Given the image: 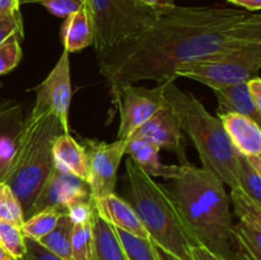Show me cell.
<instances>
[{
  "label": "cell",
  "mask_w": 261,
  "mask_h": 260,
  "mask_svg": "<svg viewBox=\"0 0 261 260\" xmlns=\"http://www.w3.org/2000/svg\"><path fill=\"white\" fill-rule=\"evenodd\" d=\"M257 41L259 13L173 4L158 9L157 19L144 32L97 53V68L114 93L139 81H175L181 64Z\"/></svg>",
  "instance_id": "6da1fadb"
},
{
  "label": "cell",
  "mask_w": 261,
  "mask_h": 260,
  "mask_svg": "<svg viewBox=\"0 0 261 260\" xmlns=\"http://www.w3.org/2000/svg\"><path fill=\"white\" fill-rule=\"evenodd\" d=\"M170 190L186 228L196 244L222 260H236L232 245L231 199L224 184L196 166H182Z\"/></svg>",
  "instance_id": "7a4b0ae2"
},
{
  "label": "cell",
  "mask_w": 261,
  "mask_h": 260,
  "mask_svg": "<svg viewBox=\"0 0 261 260\" xmlns=\"http://www.w3.org/2000/svg\"><path fill=\"white\" fill-rule=\"evenodd\" d=\"M165 96L188 134L203 168L231 189L240 188V153L232 144L218 117L206 111L193 93L184 92L175 81L165 83Z\"/></svg>",
  "instance_id": "3957f363"
},
{
  "label": "cell",
  "mask_w": 261,
  "mask_h": 260,
  "mask_svg": "<svg viewBox=\"0 0 261 260\" xmlns=\"http://www.w3.org/2000/svg\"><path fill=\"white\" fill-rule=\"evenodd\" d=\"M64 133L53 114L28 115L15 134L13 154L0 181L12 189L22 204L24 219L43 181L54 167L53 144Z\"/></svg>",
  "instance_id": "277c9868"
},
{
  "label": "cell",
  "mask_w": 261,
  "mask_h": 260,
  "mask_svg": "<svg viewBox=\"0 0 261 260\" xmlns=\"http://www.w3.org/2000/svg\"><path fill=\"white\" fill-rule=\"evenodd\" d=\"M132 205L154 245L180 260H193L196 241L186 228L167 186L158 184L132 158L125 162Z\"/></svg>",
  "instance_id": "5b68a950"
},
{
  "label": "cell",
  "mask_w": 261,
  "mask_h": 260,
  "mask_svg": "<svg viewBox=\"0 0 261 260\" xmlns=\"http://www.w3.org/2000/svg\"><path fill=\"white\" fill-rule=\"evenodd\" d=\"M93 24L96 53L144 32L155 22L158 9L140 0H86Z\"/></svg>",
  "instance_id": "8992f818"
},
{
  "label": "cell",
  "mask_w": 261,
  "mask_h": 260,
  "mask_svg": "<svg viewBox=\"0 0 261 260\" xmlns=\"http://www.w3.org/2000/svg\"><path fill=\"white\" fill-rule=\"evenodd\" d=\"M260 69L261 41H257L181 64L175 76L193 79L213 89L256 78Z\"/></svg>",
  "instance_id": "52a82bcc"
},
{
  "label": "cell",
  "mask_w": 261,
  "mask_h": 260,
  "mask_svg": "<svg viewBox=\"0 0 261 260\" xmlns=\"http://www.w3.org/2000/svg\"><path fill=\"white\" fill-rule=\"evenodd\" d=\"M120 112L117 139L129 140L130 137L166 103L165 83L154 88L124 84L112 93Z\"/></svg>",
  "instance_id": "ba28073f"
},
{
  "label": "cell",
  "mask_w": 261,
  "mask_h": 260,
  "mask_svg": "<svg viewBox=\"0 0 261 260\" xmlns=\"http://www.w3.org/2000/svg\"><path fill=\"white\" fill-rule=\"evenodd\" d=\"M127 140L99 142L84 139L82 145L87 155V185L91 198L97 200L115 193L117 170L125 154Z\"/></svg>",
  "instance_id": "9c48e42d"
},
{
  "label": "cell",
  "mask_w": 261,
  "mask_h": 260,
  "mask_svg": "<svg viewBox=\"0 0 261 260\" xmlns=\"http://www.w3.org/2000/svg\"><path fill=\"white\" fill-rule=\"evenodd\" d=\"M36 101L31 115L53 114L58 117L64 133H70L69 109L71 102V78L69 53L64 50L45 81L35 88Z\"/></svg>",
  "instance_id": "30bf717a"
},
{
  "label": "cell",
  "mask_w": 261,
  "mask_h": 260,
  "mask_svg": "<svg viewBox=\"0 0 261 260\" xmlns=\"http://www.w3.org/2000/svg\"><path fill=\"white\" fill-rule=\"evenodd\" d=\"M89 198L91 193L86 181L54 166L33 200L28 217L47 208H58L66 212L71 204L88 200Z\"/></svg>",
  "instance_id": "8fae6325"
},
{
  "label": "cell",
  "mask_w": 261,
  "mask_h": 260,
  "mask_svg": "<svg viewBox=\"0 0 261 260\" xmlns=\"http://www.w3.org/2000/svg\"><path fill=\"white\" fill-rule=\"evenodd\" d=\"M182 133L177 115L168 101H166V103L148 121L138 127L130 139H145L157 145L160 149L163 148L170 150L177 155L181 166H186L190 162L186 157V142Z\"/></svg>",
  "instance_id": "7c38bea8"
},
{
  "label": "cell",
  "mask_w": 261,
  "mask_h": 260,
  "mask_svg": "<svg viewBox=\"0 0 261 260\" xmlns=\"http://www.w3.org/2000/svg\"><path fill=\"white\" fill-rule=\"evenodd\" d=\"M92 200L94 201V205H96L97 211L101 213V216L114 227L135 235V236L143 237V239H149V235H148L145 227L143 226L132 203L115 193L109 194L97 200L94 199Z\"/></svg>",
  "instance_id": "4fadbf2b"
},
{
  "label": "cell",
  "mask_w": 261,
  "mask_h": 260,
  "mask_svg": "<svg viewBox=\"0 0 261 260\" xmlns=\"http://www.w3.org/2000/svg\"><path fill=\"white\" fill-rule=\"evenodd\" d=\"M218 119L237 152L244 155H261L260 124L240 114H219Z\"/></svg>",
  "instance_id": "5bb4252c"
},
{
  "label": "cell",
  "mask_w": 261,
  "mask_h": 260,
  "mask_svg": "<svg viewBox=\"0 0 261 260\" xmlns=\"http://www.w3.org/2000/svg\"><path fill=\"white\" fill-rule=\"evenodd\" d=\"M160 148L145 139H129L125 148V154L129 157L152 177H163L173 180L178 177L182 171V166L165 165L160 160Z\"/></svg>",
  "instance_id": "9a60e30c"
},
{
  "label": "cell",
  "mask_w": 261,
  "mask_h": 260,
  "mask_svg": "<svg viewBox=\"0 0 261 260\" xmlns=\"http://www.w3.org/2000/svg\"><path fill=\"white\" fill-rule=\"evenodd\" d=\"M61 41L68 53H78L93 45V24L87 2L65 18L61 27Z\"/></svg>",
  "instance_id": "2e32d148"
},
{
  "label": "cell",
  "mask_w": 261,
  "mask_h": 260,
  "mask_svg": "<svg viewBox=\"0 0 261 260\" xmlns=\"http://www.w3.org/2000/svg\"><path fill=\"white\" fill-rule=\"evenodd\" d=\"M53 160L56 168L70 172L87 181V155L83 145L70 133H61L53 144Z\"/></svg>",
  "instance_id": "e0dca14e"
},
{
  "label": "cell",
  "mask_w": 261,
  "mask_h": 260,
  "mask_svg": "<svg viewBox=\"0 0 261 260\" xmlns=\"http://www.w3.org/2000/svg\"><path fill=\"white\" fill-rule=\"evenodd\" d=\"M93 260H127L115 227L101 216L93 201L92 211Z\"/></svg>",
  "instance_id": "ac0fdd59"
},
{
  "label": "cell",
  "mask_w": 261,
  "mask_h": 260,
  "mask_svg": "<svg viewBox=\"0 0 261 260\" xmlns=\"http://www.w3.org/2000/svg\"><path fill=\"white\" fill-rule=\"evenodd\" d=\"M218 101L217 114H240L250 117L257 124L261 120V110L255 106L247 89V82L212 89Z\"/></svg>",
  "instance_id": "d6986e66"
},
{
  "label": "cell",
  "mask_w": 261,
  "mask_h": 260,
  "mask_svg": "<svg viewBox=\"0 0 261 260\" xmlns=\"http://www.w3.org/2000/svg\"><path fill=\"white\" fill-rule=\"evenodd\" d=\"M74 223L68 213H63L50 233L38 240L42 246L63 260H71V232Z\"/></svg>",
  "instance_id": "ffe728a7"
},
{
  "label": "cell",
  "mask_w": 261,
  "mask_h": 260,
  "mask_svg": "<svg viewBox=\"0 0 261 260\" xmlns=\"http://www.w3.org/2000/svg\"><path fill=\"white\" fill-rule=\"evenodd\" d=\"M63 213H66V212L58 208L43 209L25 218L20 226V229L25 237L38 241L53 231Z\"/></svg>",
  "instance_id": "44dd1931"
},
{
  "label": "cell",
  "mask_w": 261,
  "mask_h": 260,
  "mask_svg": "<svg viewBox=\"0 0 261 260\" xmlns=\"http://www.w3.org/2000/svg\"><path fill=\"white\" fill-rule=\"evenodd\" d=\"M117 237L122 245L127 260H160L155 245L150 239L135 236L115 227Z\"/></svg>",
  "instance_id": "7402d4cb"
},
{
  "label": "cell",
  "mask_w": 261,
  "mask_h": 260,
  "mask_svg": "<svg viewBox=\"0 0 261 260\" xmlns=\"http://www.w3.org/2000/svg\"><path fill=\"white\" fill-rule=\"evenodd\" d=\"M91 219L82 223H74L71 232V260H93Z\"/></svg>",
  "instance_id": "603a6c76"
},
{
  "label": "cell",
  "mask_w": 261,
  "mask_h": 260,
  "mask_svg": "<svg viewBox=\"0 0 261 260\" xmlns=\"http://www.w3.org/2000/svg\"><path fill=\"white\" fill-rule=\"evenodd\" d=\"M231 203L234 214L242 222L259 224L261 226V204L250 198L241 188L231 189Z\"/></svg>",
  "instance_id": "cb8c5ba5"
},
{
  "label": "cell",
  "mask_w": 261,
  "mask_h": 260,
  "mask_svg": "<svg viewBox=\"0 0 261 260\" xmlns=\"http://www.w3.org/2000/svg\"><path fill=\"white\" fill-rule=\"evenodd\" d=\"M0 221L22 226L24 222L22 204L12 189L0 181Z\"/></svg>",
  "instance_id": "d4e9b609"
},
{
  "label": "cell",
  "mask_w": 261,
  "mask_h": 260,
  "mask_svg": "<svg viewBox=\"0 0 261 260\" xmlns=\"http://www.w3.org/2000/svg\"><path fill=\"white\" fill-rule=\"evenodd\" d=\"M0 246L12 255L14 260H19L25 252L24 235L17 224L0 221Z\"/></svg>",
  "instance_id": "484cf974"
},
{
  "label": "cell",
  "mask_w": 261,
  "mask_h": 260,
  "mask_svg": "<svg viewBox=\"0 0 261 260\" xmlns=\"http://www.w3.org/2000/svg\"><path fill=\"white\" fill-rule=\"evenodd\" d=\"M240 188L255 201L261 204V172L255 170L244 154L240 153Z\"/></svg>",
  "instance_id": "4316f807"
},
{
  "label": "cell",
  "mask_w": 261,
  "mask_h": 260,
  "mask_svg": "<svg viewBox=\"0 0 261 260\" xmlns=\"http://www.w3.org/2000/svg\"><path fill=\"white\" fill-rule=\"evenodd\" d=\"M24 35H14L0 46V75L12 71L22 59L20 42Z\"/></svg>",
  "instance_id": "83f0119b"
},
{
  "label": "cell",
  "mask_w": 261,
  "mask_h": 260,
  "mask_svg": "<svg viewBox=\"0 0 261 260\" xmlns=\"http://www.w3.org/2000/svg\"><path fill=\"white\" fill-rule=\"evenodd\" d=\"M86 0H20V4L42 5L47 12L59 18H66L71 13L76 12Z\"/></svg>",
  "instance_id": "f1b7e54d"
},
{
  "label": "cell",
  "mask_w": 261,
  "mask_h": 260,
  "mask_svg": "<svg viewBox=\"0 0 261 260\" xmlns=\"http://www.w3.org/2000/svg\"><path fill=\"white\" fill-rule=\"evenodd\" d=\"M14 35H23V18L20 10L0 15V46Z\"/></svg>",
  "instance_id": "f546056e"
},
{
  "label": "cell",
  "mask_w": 261,
  "mask_h": 260,
  "mask_svg": "<svg viewBox=\"0 0 261 260\" xmlns=\"http://www.w3.org/2000/svg\"><path fill=\"white\" fill-rule=\"evenodd\" d=\"M25 241V252L19 260H63L61 257L56 256L55 254L46 249L36 240L24 236Z\"/></svg>",
  "instance_id": "4dcf8cb0"
},
{
  "label": "cell",
  "mask_w": 261,
  "mask_h": 260,
  "mask_svg": "<svg viewBox=\"0 0 261 260\" xmlns=\"http://www.w3.org/2000/svg\"><path fill=\"white\" fill-rule=\"evenodd\" d=\"M92 211H93V200L92 198H89L88 200L76 201V203L71 204L66 209V213L73 223H82V222H87L92 218Z\"/></svg>",
  "instance_id": "1f68e13d"
},
{
  "label": "cell",
  "mask_w": 261,
  "mask_h": 260,
  "mask_svg": "<svg viewBox=\"0 0 261 260\" xmlns=\"http://www.w3.org/2000/svg\"><path fill=\"white\" fill-rule=\"evenodd\" d=\"M247 89H249V93L255 106L261 110V79L259 76L247 81Z\"/></svg>",
  "instance_id": "d6a6232c"
},
{
  "label": "cell",
  "mask_w": 261,
  "mask_h": 260,
  "mask_svg": "<svg viewBox=\"0 0 261 260\" xmlns=\"http://www.w3.org/2000/svg\"><path fill=\"white\" fill-rule=\"evenodd\" d=\"M191 257L193 260H222L201 245H195L191 247Z\"/></svg>",
  "instance_id": "836d02e7"
},
{
  "label": "cell",
  "mask_w": 261,
  "mask_h": 260,
  "mask_svg": "<svg viewBox=\"0 0 261 260\" xmlns=\"http://www.w3.org/2000/svg\"><path fill=\"white\" fill-rule=\"evenodd\" d=\"M20 7V0H0V15L12 14L18 12Z\"/></svg>",
  "instance_id": "e575fe53"
},
{
  "label": "cell",
  "mask_w": 261,
  "mask_h": 260,
  "mask_svg": "<svg viewBox=\"0 0 261 260\" xmlns=\"http://www.w3.org/2000/svg\"><path fill=\"white\" fill-rule=\"evenodd\" d=\"M228 2L245 8L247 12H259L261 9V0H228Z\"/></svg>",
  "instance_id": "d590c367"
},
{
  "label": "cell",
  "mask_w": 261,
  "mask_h": 260,
  "mask_svg": "<svg viewBox=\"0 0 261 260\" xmlns=\"http://www.w3.org/2000/svg\"><path fill=\"white\" fill-rule=\"evenodd\" d=\"M144 4L149 5V7L155 8V9H161L165 7H171L175 4V0H140Z\"/></svg>",
  "instance_id": "8d00e7d4"
},
{
  "label": "cell",
  "mask_w": 261,
  "mask_h": 260,
  "mask_svg": "<svg viewBox=\"0 0 261 260\" xmlns=\"http://www.w3.org/2000/svg\"><path fill=\"white\" fill-rule=\"evenodd\" d=\"M155 249H157V252H158V256H160V260H180L178 257L173 256L172 254H170V252L165 251L163 249H161V247H158L157 245H155Z\"/></svg>",
  "instance_id": "74e56055"
},
{
  "label": "cell",
  "mask_w": 261,
  "mask_h": 260,
  "mask_svg": "<svg viewBox=\"0 0 261 260\" xmlns=\"http://www.w3.org/2000/svg\"><path fill=\"white\" fill-rule=\"evenodd\" d=\"M0 260H14V259L12 257V255L8 254V252L0 246Z\"/></svg>",
  "instance_id": "f35d334b"
},
{
  "label": "cell",
  "mask_w": 261,
  "mask_h": 260,
  "mask_svg": "<svg viewBox=\"0 0 261 260\" xmlns=\"http://www.w3.org/2000/svg\"><path fill=\"white\" fill-rule=\"evenodd\" d=\"M2 103H3V102H2ZM2 103H0V105H2Z\"/></svg>",
  "instance_id": "ab89813d"
},
{
  "label": "cell",
  "mask_w": 261,
  "mask_h": 260,
  "mask_svg": "<svg viewBox=\"0 0 261 260\" xmlns=\"http://www.w3.org/2000/svg\"><path fill=\"white\" fill-rule=\"evenodd\" d=\"M0 103H2V102H0Z\"/></svg>",
  "instance_id": "60d3db41"
},
{
  "label": "cell",
  "mask_w": 261,
  "mask_h": 260,
  "mask_svg": "<svg viewBox=\"0 0 261 260\" xmlns=\"http://www.w3.org/2000/svg\"><path fill=\"white\" fill-rule=\"evenodd\" d=\"M0 127H2V126H0Z\"/></svg>",
  "instance_id": "b9f144b4"
}]
</instances>
